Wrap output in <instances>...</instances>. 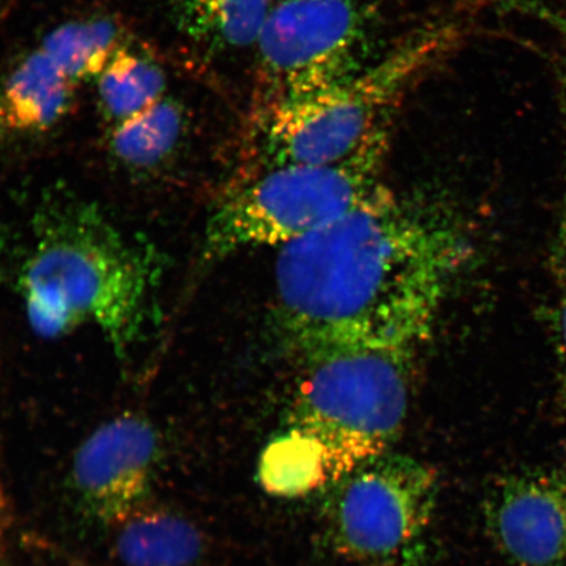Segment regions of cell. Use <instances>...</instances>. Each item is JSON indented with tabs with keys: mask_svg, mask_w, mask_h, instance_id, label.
Returning <instances> with one entry per match:
<instances>
[{
	"mask_svg": "<svg viewBox=\"0 0 566 566\" xmlns=\"http://www.w3.org/2000/svg\"><path fill=\"white\" fill-rule=\"evenodd\" d=\"M161 454L157 428L125 413L96 428L76 449L70 481L77 505L95 525L115 528L146 505Z\"/></svg>",
	"mask_w": 566,
	"mask_h": 566,
	"instance_id": "ba28073f",
	"label": "cell"
},
{
	"mask_svg": "<svg viewBox=\"0 0 566 566\" xmlns=\"http://www.w3.org/2000/svg\"><path fill=\"white\" fill-rule=\"evenodd\" d=\"M259 478L266 492L282 497H296L329 483L315 446L289 430L264 450Z\"/></svg>",
	"mask_w": 566,
	"mask_h": 566,
	"instance_id": "2e32d148",
	"label": "cell"
},
{
	"mask_svg": "<svg viewBox=\"0 0 566 566\" xmlns=\"http://www.w3.org/2000/svg\"><path fill=\"white\" fill-rule=\"evenodd\" d=\"M277 2H283V0H275V3H277Z\"/></svg>",
	"mask_w": 566,
	"mask_h": 566,
	"instance_id": "ffe728a7",
	"label": "cell"
},
{
	"mask_svg": "<svg viewBox=\"0 0 566 566\" xmlns=\"http://www.w3.org/2000/svg\"><path fill=\"white\" fill-rule=\"evenodd\" d=\"M75 84L38 49L0 84V136L31 137L69 115Z\"/></svg>",
	"mask_w": 566,
	"mask_h": 566,
	"instance_id": "30bf717a",
	"label": "cell"
},
{
	"mask_svg": "<svg viewBox=\"0 0 566 566\" xmlns=\"http://www.w3.org/2000/svg\"><path fill=\"white\" fill-rule=\"evenodd\" d=\"M387 150L388 133L336 165L251 169L212 208L203 259L259 247L280 250L364 207L388 190L380 176Z\"/></svg>",
	"mask_w": 566,
	"mask_h": 566,
	"instance_id": "3957f363",
	"label": "cell"
},
{
	"mask_svg": "<svg viewBox=\"0 0 566 566\" xmlns=\"http://www.w3.org/2000/svg\"><path fill=\"white\" fill-rule=\"evenodd\" d=\"M449 32L415 35L398 51L336 87L264 113L254 168L348 160L387 133L386 116L448 44Z\"/></svg>",
	"mask_w": 566,
	"mask_h": 566,
	"instance_id": "5b68a950",
	"label": "cell"
},
{
	"mask_svg": "<svg viewBox=\"0 0 566 566\" xmlns=\"http://www.w3.org/2000/svg\"><path fill=\"white\" fill-rule=\"evenodd\" d=\"M336 484L328 528L339 554L369 566H398L422 554L438 499L430 467L385 452Z\"/></svg>",
	"mask_w": 566,
	"mask_h": 566,
	"instance_id": "8992f818",
	"label": "cell"
},
{
	"mask_svg": "<svg viewBox=\"0 0 566 566\" xmlns=\"http://www.w3.org/2000/svg\"><path fill=\"white\" fill-rule=\"evenodd\" d=\"M186 127L182 106L163 97L139 115L112 127L109 151L119 165L147 171L163 165L176 150Z\"/></svg>",
	"mask_w": 566,
	"mask_h": 566,
	"instance_id": "4fadbf2b",
	"label": "cell"
},
{
	"mask_svg": "<svg viewBox=\"0 0 566 566\" xmlns=\"http://www.w3.org/2000/svg\"><path fill=\"white\" fill-rule=\"evenodd\" d=\"M410 348H358L303 360L289 431L313 443L329 483L385 454L412 401Z\"/></svg>",
	"mask_w": 566,
	"mask_h": 566,
	"instance_id": "277c9868",
	"label": "cell"
},
{
	"mask_svg": "<svg viewBox=\"0 0 566 566\" xmlns=\"http://www.w3.org/2000/svg\"><path fill=\"white\" fill-rule=\"evenodd\" d=\"M98 98L112 127L165 97L166 75L146 56L119 48L98 75Z\"/></svg>",
	"mask_w": 566,
	"mask_h": 566,
	"instance_id": "5bb4252c",
	"label": "cell"
},
{
	"mask_svg": "<svg viewBox=\"0 0 566 566\" xmlns=\"http://www.w3.org/2000/svg\"><path fill=\"white\" fill-rule=\"evenodd\" d=\"M485 525L513 566H566V479L533 470L502 478L485 500Z\"/></svg>",
	"mask_w": 566,
	"mask_h": 566,
	"instance_id": "9c48e42d",
	"label": "cell"
},
{
	"mask_svg": "<svg viewBox=\"0 0 566 566\" xmlns=\"http://www.w3.org/2000/svg\"><path fill=\"white\" fill-rule=\"evenodd\" d=\"M565 410H566V379H565Z\"/></svg>",
	"mask_w": 566,
	"mask_h": 566,
	"instance_id": "d6986e66",
	"label": "cell"
},
{
	"mask_svg": "<svg viewBox=\"0 0 566 566\" xmlns=\"http://www.w3.org/2000/svg\"><path fill=\"white\" fill-rule=\"evenodd\" d=\"M275 0H168L179 30L216 49L254 46Z\"/></svg>",
	"mask_w": 566,
	"mask_h": 566,
	"instance_id": "7c38bea8",
	"label": "cell"
},
{
	"mask_svg": "<svg viewBox=\"0 0 566 566\" xmlns=\"http://www.w3.org/2000/svg\"><path fill=\"white\" fill-rule=\"evenodd\" d=\"M13 515L9 493L0 480V566H4L10 555Z\"/></svg>",
	"mask_w": 566,
	"mask_h": 566,
	"instance_id": "e0dca14e",
	"label": "cell"
},
{
	"mask_svg": "<svg viewBox=\"0 0 566 566\" xmlns=\"http://www.w3.org/2000/svg\"><path fill=\"white\" fill-rule=\"evenodd\" d=\"M560 329L564 349L566 353V295L564 296L562 311H560Z\"/></svg>",
	"mask_w": 566,
	"mask_h": 566,
	"instance_id": "ac0fdd59",
	"label": "cell"
},
{
	"mask_svg": "<svg viewBox=\"0 0 566 566\" xmlns=\"http://www.w3.org/2000/svg\"><path fill=\"white\" fill-rule=\"evenodd\" d=\"M365 19L353 0H283L256 41L264 113L342 84L359 73Z\"/></svg>",
	"mask_w": 566,
	"mask_h": 566,
	"instance_id": "52a82bcc",
	"label": "cell"
},
{
	"mask_svg": "<svg viewBox=\"0 0 566 566\" xmlns=\"http://www.w3.org/2000/svg\"><path fill=\"white\" fill-rule=\"evenodd\" d=\"M470 258L450 210L388 189L280 248L274 285L283 335L302 360L344 349H416Z\"/></svg>",
	"mask_w": 566,
	"mask_h": 566,
	"instance_id": "6da1fadb",
	"label": "cell"
},
{
	"mask_svg": "<svg viewBox=\"0 0 566 566\" xmlns=\"http://www.w3.org/2000/svg\"><path fill=\"white\" fill-rule=\"evenodd\" d=\"M160 273L157 253L95 203L54 198L30 219L12 285L35 334L94 328L126 358L153 322Z\"/></svg>",
	"mask_w": 566,
	"mask_h": 566,
	"instance_id": "7a4b0ae2",
	"label": "cell"
},
{
	"mask_svg": "<svg viewBox=\"0 0 566 566\" xmlns=\"http://www.w3.org/2000/svg\"><path fill=\"white\" fill-rule=\"evenodd\" d=\"M115 528L116 554L125 566H193L202 554L200 531L165 509L142 506Z\"/></svg>",
	"mask_w": 566,
	"mask_h": 566,
	"instance_id": "8fae6325",
	"label": "cell"
},
{
	"mask_svg": "<svg viewBox=\"0 0 566 566\" xmlns=\"http://www.w3.org/2000/svg\"><path fill=\"white\" fill-rule=\"evenodd\" d=\"M119 46L118 27L111 20L71 21L45 35L40 51L69 81L98 77Z\"/></svg>",
	"mask_w": 566,
	"mask_h": 566,
	"instance_id": "9a60e30c",
	"label": "cell"
}]
</instances>
